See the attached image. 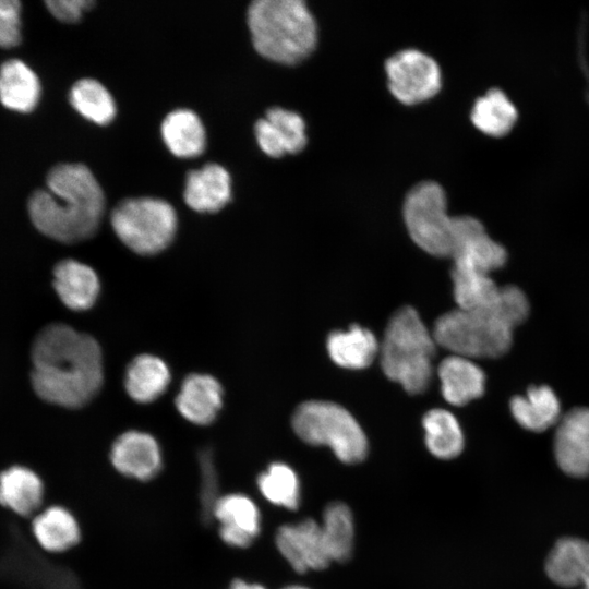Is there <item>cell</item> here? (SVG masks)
Returning a JSON list of instances; mask_svg holds the SVG:
<instances>
[{"mask_svg":"<svg viewBox=\"0 0 589 589\" xmlns=\"http://www.w3.org/2000/svg\"><path fill=\"white\" fill-rule=\"evenodd\" d=\"M31 356L33 389L47 402L80 408L101 387L99 345L69 325L56 323L44 327L33 341Z\"/></svg>","mask_w":589,"mask_h":589,"instance_id":"1","label":"cell"},{"mask_svg":"<svg viewBox=\"0 0 589 589\" xmlns=\"http://www.w3.org/2000/svg\"><path fill=\"white\" fill-rule=\"evenodd\" d=\"M105 212V196L83 164H59L47 176V189L33 193L28 213L45 236L64 243L93 237Z\"/></svg>","mask_w":589,"mask_h":589,"instance_id":"2","label":"cell"},{"mask_svg":"<svg viewBox=\"0 0 589 589\" xmlns=\"http://www.w3.org/2000/svg\"><path fill=\"white\" fill-rule=\"evenodd\" d=\"M529 314V302L516 286L501 287L496 300L481 309H456L441 315L432 332L436 345L465 358H498L513 342V330Z\"/></svg>","mask_w":589,"mask_h":589,"instance_id":"3","label":"cell"},{"mask_svg":"<svg viewBox=\"0 0 589 589\" xmlns=\"http://www.w3.org/2000/svg\"><path fill=\"white\" fill-rule=\"evenodd\" d=\"M247 21L255 50L271 61L294 65L316 47L317 24L302 0H255Z\"/></svg>","mask_w":589,"mask_h":589,"instance_id":"4","label":"cell"},{"mask_svg":"<svg viewBox=\"0 0 589 589\" xmlns=\"http://www.w3.org/2000/svg\"><path fill=\"white\" fill-rule=\"evenodd\" d=\"M435 351L434 337L417 311L404 306L389 320L380 345L382 370L407 393H423L432 377Z\"/></svg>","mask_w":589,"mask_h":589,"instance_id":"5","label":"cell"},{"mask_svg":"<svg viewBox=\"0 0 589 589\" xmlns=\"http://www.w3.org/2000/svg\"><path fill=\"white\" fill-rule=\"evenodd\" d=\"M292 428L303 442L328 446L345 464L362 461L368 441L357 420L341 406L321 400L301 404L293 413Z\"/></svg>","mask_w":589,"mask_h":589,"instance_id":"6","label":"cell"},{"mask_svg":"<svg viewBox=\"0 0 589 589\" xmlns=\"http://www.w3.org/2000/svg\"><path fill=\"white\" fill-rule=\"evenodd\" d=\"M111 226L121 242L133 252L153 255L165 250L175 238L177 214L160 199H125L112 209Z\"/></svg>","mask_w":589,"mask_h":589,"instance_id":"7","label":"cell"},{"mask_svg":"<svg viewBox=\"0 0 589 589\" xmlns=\"http://www.w3.org/2000/svg\"><path fill=\"white\" fill-rule=\"evenodd\" d=\"M444 189L434 181L414 185L406 195L404 219L413 242L437 257H452L455 217L447 214Z\"/></svg>","mask_w":589,"mask_h":589,"instance_id":"8","label":"cell"},{"mask_svg":"<svg viewBox=\"0 0 589 589\" xmlns=\"http://www.w3.org/2000/svg\"><path fill=\"white\" fill-rule=\"evenodd\" d=\"M388 88L405 105H417L434 97L442 86L437 62L417 49H405L385 62Z\"/></svg>","mask_w":589,"mask_h":589,"instance_id":"9","label":"cell"},{"mask_svg":"<svg viewBox=\"0 0 589 589\" xmlns=\"http://www.w3.org/2000/svg\"><path fill=\"white\" fill-rule=\"evenodd\" d=\"M111 467L123 478L148 482L164 467L163 447L151 433L128 430L115 437L108 453Z\"/></svg>","mask_w":589,"mask_h":589,"instance_id":"10","label":"cell"},{"mask_svg":"<svg viewBox=\"0 0 589 589\" xmlns=\"http://www.w3.org/2000/svg\"><path fill=\"white\" fill-rule=\"evenodd\" d=\"M212 514L219 539L231 549H249L262 533V510L257 501L249 494H223L215 502Z\"/></svg>","mask_w":589,"mask_h":589,"instance_id":"11","label":"cell"},{"mask_svg":"<svg viewBox=\"0 0 589 589\" xmlns=\"http://www.w3.org/2000/svg\"><path fill=\"white\" fill-rule=\"evenodd\" d=\"M274 545L281 558L298 574L324 569L332 562L320 524L311 518L279 525L274 532Z\"/></svg>","mask_w":589,"mask_h":589,"instance_id":"12","label":"cell"},{"mask_svg":"<svg viewBox=\"0 0 589 589\" xmlns=\"http://www.w3.org/2000/svg\"><path fill=\"white\" fill-rule=\"evenodd\" d=\"M450 259L454 267L491 274L505 265L507 252L490 238L480 220L471 216H457Z\"/></svg>","mask_w":589,"mask_h":589,"instance_id":"13","label":"cell"},{"mask_svg":"<svg viewBox=\"0 0 589 589\" xmlns=\"http://www.w3.org/2000/svg\"><path fill=\"white\" fill-rule=\"evenodd\" d=\"M553 447L563 472L575 478L589 474V408H574L561 417Z\"/></svg>","mask_w":589,"mask_h":589,"instance_id":"14","label":"cell"},{"mask_svg":"<svg viewBox=\"0 0 589 589\" xmlns=\"http://www.w3.org/2000/svg\"><path fill=\"white\" fill-rule=\"evenodd\" d=\"M260 148L268 156L278 158L301 152L308 142L302 117L291 110L273 107L254 125Z\"/></svg>","mask_w":589,"mask_h":589,"instance_id":"15","label":"cell"},{"mask_svg":"<svg viewBox=\"0 0 589 589\" xmlns=\"http://www.w3.org/2000/svg\"><path fill=\"white\" fill-rule=\"evenodd\" d=\"M46 505L41 476L23 465L0 471V507L21 518H33Z\"/></svg>","mask_w":589,"mask_h":589,"instance_id":"16","label":"cell"},{"mask_svg":"<svg viewBox=\"0 0 589 589\" xmlns=\"http://www.w3.org/2000/svg\"><path fill=\"white\" fill-rule=\"evenodd\" d=\"M29 531L38 548L50 555L69 552L82 539L77 518L69 508L60 504L43 507L31 519Z\"/></svg>","mask_w":589,"mask_h":589,"instance_id":"17","label":"cell"},{"mask_svg":"<svg viewBox=\"0 0 589 589\" xmlns=\"http://www.w3.org/2000/svg\"><path fill=\"white\" fill-rule=\"evenodd\" d=\"M179 413L194 425L213 423L223 406V388L207 374L188 375L176 397Z\"/></svg>","mask_w":589,"mask_h":589,"instance_id":"18","label":"cell"},{"mask_svg":"<svg viewBox=\"0 0 589 589\" xmlns=\"http://www.w3.org/2000/svg\"><path fill=\"white\" fill-rule=\"evenodd\" d=\"M184 202L200 213H215L231 197V180L220 165L206 164L201 169L191 170L185 178Z\"/></svg>","mask_w":589,"mask_h":589,"instance_id":"19","label":"cell"},{"mask_svg":"<svg viewBox=\"0 0 589 589\" xmlns=\"http://www.w3.org/2000/svg\"><path fill=\"white\" fill-rule=\"evenodd\" d=\"M545 573L561 587L589 589V542L573 537L560 539L546 557Z\"/></svg>","mask_w":589,"mask_h":589,"instance_id":"20","label":"cell"},{"mask_svg":"<svg viewBox=\"0 0 589 589\" xmlns=\"http://www.w3.org/2000/svg\"><path fill=\"white\" fill-rule=\"evenodd\" d=\"M53 288L65 306L84 311L94 305L100 285L92 267L75 260H63L53 269Z\"/></svg>","mask_w":589,"mask_h":589,"instance_id":"21","label":"cell"},{"mask_svg":"<svg viewBox=\"0 0 589 589\" xmlns=\"http://www.w3.org/2000/svg\"><path fill=\"white\" fill-rule=\"evenodd\" d=\"M443 397L453 406H464L483 395L484 372L471 359L453 354L438 365Z\"/></svg>","mask_w":589,"mask_h":589,"instance_id":"22","label":"cell"},{"mask_svg":"<svg viewBox=\"0 0 589 589\" xmlns=\"http://www.w3.org/2000/svg\"><path fill=\"white\" fill-rule=\"evenodd\" d=\"M40 82L22 60L11 59L0 67V101L17 112H29L40 98Z\"/></svg>","mask_w":589,"mask_h":589,"instance_id":"23","label":"cell"},{"mask_svg":"<svg viewBox=\"0 0 589 589\" xmlns=\"http://www.w3.org/2000/svg\"><path fill=\"white\" fill-rule=\"evenodd\" d=\"M509 406L517 423L528 431L543 432L561 419L558 398L546 385L531 386L525 396L513 397Z\"/></svg>","mask_w":589,"mask_h":589,"instance_id":"24","label":"cell"},{"mask_svg":"<svg viewBox=\"0 0 589 589\" xmlns=\"http://www.w3.org/2000/svg\"><path fill=\"white\" fill-rule=\"evenodd\" d=\"M161 136L168 149L177 157L201 155L206 145V133L199 116L189 109L169 112L161 123Z\"/></svg>","mask_w":589,"mask_h":589,"instance_id":"25","label":"cell"},{"mask_svg":"<svg viewBox=\"0 0 589 589\" xmlns=\"http://www.w3.org/2000/svg\"><path fill=\"white\" fill-rule=\"evenodd\" d=\"M327 350L339 366L358 370L373 362L380 345L372 332L352 325L348 330L333 332L327 338Z\"/></svg>","mask_w":589,"mask_h":589,"instance_id":"26","label":"cell"},{"mask_svg":"<svg viewBox=\"0 0 589 589\" xmlns=\"http://www.w3.org/2000/svg\"><path fill=\"white\" fill-rule=\"evenodd\" d=\"M170 372L166 363L152 354L135 357L127 368L125 389L137 402H152L166 390Z\"/></svg>","mask_w":589,"mask_h":589,"instance_id":"27","label":"cell"},{"mask_svg":"<svg viewBox=\"0 0 589 589\" xmlns=\"http://www.w3.org/2000/svg\"><path fill=\"white\" fill-rule=\"evenodd\" d=\"M257 498L289 512L300 504V481L296 471L286 462L272 461L256 477Z\"/></svg>","mask_w":589,"mask_h":589,"instance_id":"28","label":"cell"},{"mask_svg":"<svg viewBox=\"0 0 589 589\" xmlns=\"http://www.w3.org/2000/svg\"><path fill=\"white\" fill-rule=\"evenodd\" d=\"M470 118L478 130L490 136L500 137L513 129L518 112L504 92L492 88L476 100Z\"/></svg>","mask_w":589,"mask_h":589,"instance_id":"29","label":"cell"},{"mask_svg":"<svg viewBox=\"0 0 589 589\" xmlns=\"http://www.w3.org/2000/svg\"><path fill=\"white\" fill-rule=\"evenodd\" d=\"M320 527L329 560L347 561L351 555L354 539V524L350 508L340 502L328 504Z\"/></svg>","mask_w":589,"mask_h":589,"instance_id":"30","label":"cell"},{"mask_svg":"<svg viewBox=\"0 0 589 589\" xmlns=\"http://www.w3.org/2000/svg\"><path fill=\"white\" fill-rule=\"evenodd\" d=\"M425 445L440 459H452L464 448V434L457 419L445 409H432L423 420Z\"/></svg>","mask_w":589,"mask_h":589,"instance_id":"31","label":"cell"},{"mask_svg":"<svg viewBox=\"0 0 589 589\" xmlns=\"http://www.w3.org/2000/svg\"><path fill=\"white\" fill-rule=\"evenodd\" d=\"M72 107L87 120L105 125L116 116V104L108 89L94 79H82L71 87Z\"/></svg>","mask_w":589,"mask_h":589,"instance_id":"32","label":"cell"},{"mask_svg":"<svg viewBox=\"0 0 589 589\" xmlns=\"http://www.w3.org/2000/svg\"><path fill=\"white\" fill-rule=\"evenodd\" d=\"M454 299L458 309L472 310L491 305L497 298L501 287L490 274L454 267L450 272Z\"/></svg>","mask_w":589,"mask_h":589,"instance_id":"33","label":"cell"},{"mask_svg":"<svg viewBox=\"0 0 589 589\" xmlns=\"http://www.w3.org/2000/svg\"><path fill=\"white\" fill-rule=\"evenodd\" d=\"M21 40V3L0 0V47L11 48Z\"/></svg>","mask_w":589,"mask_h":589,"instance_id":"34","label":"cell"},{"mask_svg":"<svg viewBox=\"0 0 589 589\" xmlns=\"http://www.w3.org/2000/svg\"><path fill=\"white\" fill-rule=\"evenodd\" d=\"M45 3L49 12L63 23H76L95 4L93 0H48Z\"/></svg>","mask_w":589,"mask_h":589,"instance_id":"35","label":"cell"},{"mask_svg":"<svg viewBox=\"0 0 589 589\" xmlns=\"http://www.w3.org/2000/svg\"><path fill=\"white\" fill-rule=\"evenodd\" d=\"M227 589H268L263 584L235 578Z\"/></svg>","mask_w":589,"mask_h":589,"instance_id":"36","label":"cell"},{"mask_svg":"<svg viewBox=\"0 0 589 589\" xmlns=\"http://www.w3.org/2000/svg\"><path fill=\"white\" fill-rule=\"evenodd\" d=\"M279 589H310V588L302 585H287Z\"/></svg>","mask_w":589,"mask_h":589,"instance_id":"37","label":"cell"}]
</instances>
